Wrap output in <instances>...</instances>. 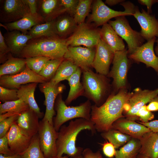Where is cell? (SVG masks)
Instances as JSON below:
<instances>
[{
	"instance_id": "6da1fadb",
	"label": "cell",
	"mask_w": 158,
	"mask_h": 158,
	"mask_svg": "<svg viewBox=\"0 0 158 158\" xmlns=\"http://www.w3.org/2000/svg\"><path fill=\"white\" fill-rule=\"evenodd\" d=\"M133 94L125 88L120 89L116 94L109 95L101 106L92 105L90 121L95 130L103 132L111 128L113 123L124 117V106Z\"/></svg>"
},
{
	"instance_id": "7a4b0ae2",
	"label": "cell",
	"mask_w": 158,
	"mask_h": 158,
	"mask_svg": "<svg viewBox=\"0 0 158 158\" xmlns=\"http://www.w3.org/2000/svg\"><path fill=\"white\" fill-rule=\"evenodd\" d=\"M84 130H90L92 133L96 131L94 123L90 120L83 118L71 120L67 126H62L58 132L56 157H61L64 154L71 157L82 155L83 148L76 147L75 143L78 134Z\"/></svg>"
},
{
	"instance_id": "3957f363",
	"label": "cell",
	"mask_w": 158,
	"mask_h": 158,
	"mask_svg": "<svg viewBox=\"0 0 158 158\" xmlns=\"http://www.w3.org/2000/svg\"><path fill=\"white\" fill-rule=\"evenodd\" d=\"M67 40L57 35L32 38L28 41L19 56L25 59L37 56L51 59L63 58L68 50Z\"/></svg>"
},
{
	"instance_id": "277c9868",
	"label": "cell",
	"mask_w": 158,
	"mask_h": 158,
	"mask_svg": "<svg viewBox=\"0 0 158 158\" xmlns=\"http://www.w3.org/2000/svg\"><path fill=\"white\" fill-rule=\"evenodd\" d=\"M82 73L83 95L97 106H101L109 91L110 84L106 76L95 73L90 68L82 70Z\"/></svg>"
},
{
	"instance_id": "5b68a950",
	"label": "cell",
	"mask_w": 158,
	"mask_h": 158,
	"mask_svg": "<svg viewBox=\"0 0 158 158\" xmlns=\"http://www.w3.org/2000/svg\"><path fill=\"white\" fill-rule=\"evenodd\" d=\"M57 97L55 103L56 114L53 120L56 131H59L63 123L71 120L83 118L90 120L92 105L90 100L79 106L70 107L67 106L63 101L61 94Z\"/></svg>"
},
{
	"instance_id": "8992f818",
	"label": "cell",
	"mask_w": 158,
	"mask_h": 158,
	"mask_svg": "<svg viewBox=\"0 0 158 158\" xmlns=\"http://www.w3.org/2000/svg\"><path fill=\"white\" fill-rule=\"evenodd\" d=\"M120 5L124 8V11L113 10L107 6L101 0L95 1L88 22H93L97 27L107 23L111 19L118 16H133L135 6L133 3L129 1H125Z\"/></svg>"
},
{
	"instance_id": "52a82bcc",
	"label": "cell",
	"mask_w": 158,
	"mask_h": 158,
	"mask_svg": "<svg viewBox=\"0 0 158 158\" xmlns=\"http://www.w3.org/2000/svg\"><path fill=\"white\" fill-rule=\"evenodd\" d=\"M108 22L116 33L127 43L129 54L144 44L145 40L140 32L132 28L125 16H117L115 18V20H110Z\"/></svg>"
},
{
	"instance_id": "ba28073f",
	"label": "cell",
	"mask_w": 158,
	"mask_h": 158,
	"mask_svg": "<svg viewBox=\"0 0 158 158\" xmlns=\"http://www.w3.org/2000/svg\"><path fill=\"white\" fill-rule=\"evenodd\" d=\"M100 39V29L84 23L78 25L74 32L67 39V44L68 46L83 45L95 47Z\"/></svg>"
},
{
	"instance_id": "9c48e42d",
	"label": "cell",
	"mask_w": 158,
	"mask_h": 158,
	"mask_svg": "<svg viewBox=\"0 0 158 158\" xmlns=\"http://www.w3.org/2000/svg\"><path fill=\"white\" fill-rule=\"evenodd\" d=\"M128 55L126 49L114 53L113 66L108 75L113 78V84L116 91L126 87L129 62Z\"/></svg>"
},
{
	"instance_id": "30bf717a",
	"label": "cell",
	"mask_w": 158,
	"mask_h": 158,
	"mask_svg": "<svg viewBox=\"0 0 158 158\" xmlns=\"http://www.w3.org/2000/svg\"><path fill=\"white\" fill-rule=\"evenodd\" d=\"M38 134L41 150L46 158L56 157V141L58 132L54 125L43 119L39 122Z\"/></svg>"
},
{
	"instance_id": "8fae6325",
	"label": "cell",
	"mask_w": 158,
	"mask_h": 158,
	"mask_svg": "<svg viewBox=\"0 0 158 158\" xmlns=\"http://www.w3.org/2000/svg\"><path fill=\"white\" fill-rule=\"evenodd\" d=\"M158 95V88L153 90L135 89L124 106L123 113L126 118L134 121L138 119L136 115L138 110Z\"/></svg>"
},
{
	"instance_id": "7c38bea8",
	"label": "cell",
	"mask_w": 158,
	"mask_h": 158,
	"mask_svg": "<svg viewBox=\"0 0 158 158\" xmlns=\"http://www.w3.org/2000/svg\"><path fill=\"white\" fill-rule=\"evenodd\" d=\"M26 0H5L2 1L0 20L4 23L17 21L30 13Z\"/></svg>"
},
{
	"instance_id": "4fadbf2b",
	"label": "cell",
	"mask_w": 158,
	"mask_h": 158,
	"mask_svg": "<svg viewBox=\"0 0 158 158\" xmlns=\"http://www.w3.org/2000/svg\"><path fill=\"white\" fill-rule=\"evenodd\" d=\"M47 81L45 78L32 71L26 65L25 69L18 74L0 77V86L11 89H18L22 85L30 83H42Z\"/></svg>"
},
{
	"instance_id": "5bb4252c",
	"label": "cell",
	"mask_w": 158,
	"mask_h": 158,
	"mask_svg": "<svg viewBox=\"0 0 158 158\" xmlns=\"http://www.w3.org/2000/svg\"><path fill=\"white\" fill-rule=\"evenodd\" d=\"M39 88L44 94L45 98L44 104L46 106V110L42 119L47 121L53 125V117L55 115L54 110L55 100L57 96L65 90V86L59 83L56 84L50 80L40 83Z\"/></svg>"
},
{
	"instance_id": "9a60e30c",
	"label": "cell",
	"mask_w": 158,
	"mask_h": 158,
	"mask_svg": "<svg viewBox=\"0 0 158 158\" xmlns=\"http://www.w3.org/2000/svg\"><path fill=\"white\" fill-rule=\"evenodd\" d=\"M95 52L94 47L69 46L63 58L83 70L92 67Z\"/></svg>"
},
{
	"instance_id": "2e32d148",
	"label": "cell",
	"mask_w": 158,
	"mask_h": 158,
	"mask_svg": "<svg viewBox=\"0 0 158 158\" xmlns=\"http://www.w3.org/2000/svg\"><path fill=\"white\" fill-rule=\"evenodd\" d=\"M156 40L154 37L137 48L128 58L136 62L145 63L147 67L152 68L158 75V56L154 52V45Z\"/></svg>"
},
{
	"instance_id": "e0dca14e",
	"label": "cell",
	"mask_w": 158,
	"mask_h": 158,
	"mask_svg": "<svg viewBox=\"0 0 158 158\" xmlns=\"http://www.w3.org/2000/svg\"><path fill=\"white\" fill-rule=\"evenodd\" d=\"M95 47V54L92 67L97 73L107 76L109 73L110 66L112 62L114 52L101 39Z\"/></svg>"
},
{
	"instance_id": "ac0fdd59",
	"label": "cell",
	"mask_w": 158,
	"mask_h": 158,
	"mask_svg": "<svg viewBox=\"0 0 158 158\" xmlns=\"http://www.w3.org/2000/svg\"><path fill=\"white\" fill-rule=\"evenodd\" d=\"M139 24L141 35L147 41L154 37H158V20L154 15L148 13L142 8L140 11L138 7L135 6L133 15Z\"/></svg>"
},
{
	"instance_id": "d6986e66",
	"label": "cell",
	"mask_w": 158,
	"mask_h": 158,
	"mask_svg": "<svg viewBox=\"0 0 158 158\" xmlns=\"http://www.w3.org/2000/svg\"><path fill=\"white\" fill-rule=\"evenodd\" d=\"M6 135L11 151L14 154L20 155L28 147L32 138L19 127L16 121L12 125Z\"/></svg>"
},
{
	"instance_id": "ffe728a7",
	"label": "cell",
	"mask_w": 158,
	"mask_h": 158,
	"mask_svg": "<svg viewBox=\"0 0 158 158\" xmlns=\"http://www.w3.org/2000/svg\"><path fill=\"white\" fill-rule=\"evenodd\" d=\"M111 128L118 130L132 138L139 140L145 134L151 131L144 125L124 117L115 121L112 125Z\"/></svg>"
},
{
	"instance_id": "44dd1931",
	"label": "cell",
	"mask_w": 158,
	"mask_h": 158,
	"mask_svg": "<svg viewBox=\"0 0 158 158\" xmlns=\"http://www.w3.org/2000/svg\"><path fill=\"white\" fill-rule=\"evenodd\" d=\"M39 118L37 114L29 108L20 114L16 122L23 131L32 138L38 133Z\"/></svg>"
},
{
	"instance_id": "7402d4cb",
	"label": "cell",
	"mask_w": 158,
	"mask_h": 158,
	"mask_svg": "<svg viewBox=\"0 0 158 158\" xmlns=\"http://www.w3.org/2000/svg\"><path fill=\"white\" fill-rule=\"evenodd\" d=\"M44 21V19L39 13L33 15L30 13L17 21L4 23L3 25L8 31L16 30L27 34L28 31L34 26L43 23Z\"/></svg>"
},
{
	"instance_id": "603a6c76",
	"label": "cell",
	"mask_w": 158,
	"mask_h": 158,
	"mask_svg": "<svg viewBox=\"0 0 158 158\" xmlns=\"http://www.w3.org/2000/svg\"><path fill=\"white\" fill-rule=\"evenodd\" d=\"M3 36L11 53L19 56L28 41L33 38L29 35L16 30L8 32Z\"/></svg>"
},
{
	"instance_id": "cb8c5ba5",
	"label": "cell",
	"mask_w": 158,
	"mask_h": 158,
	"mask_svg": "<svg viewBox=\"0 0 158 158\" xmlns=\"http://www.w3.org/2000/svg\"><path fill=\"white\" fill-rule=\"evenodd\" d=\"M100 39L108 45L114 53L126 49L123 39L116 33L109 23L102 25L100 29Z\"/></svg>"
},
{
	"instance_id": "d4e9b609",
	"label": "cell",
	"mask_w": 158,
	"mask_h": 158,
	"mask_svg": "<svg viewBox=\"0 0 158 158\" xmlns=\"http://www.w3.org/2000/svg\"><path fill=\"white\" fill-rule=\"evenodd\" d=\"M140 140L141 148L139 154L149 158H158V132H147Z\"/></svg>"
},
{
	"instance_id": "484cf974",
	"label": "cell",
	"mask_w": 158,
	"mask_h": 158,
	"mask_svg": "<svg viewBox=\"0 0 158 158\" xmlns=\"http://www.w3.org/2000/svg\"><path fill=\"white\" fill-rule=\"evenodd\" d=\"M38 83H32L21 86L17 90L18 97L28 105L30 109L42 117V113L37 104L34 97V92Z\"/></svg>"
},
{
	"instance_id": "4316f807",
	"label": "cell",
	"mask_w": 158,
	"mask_h": 158,
	"mask_svg": "<svg viewBox=\"0 0 158 158\" xmlns=\"http://www.w3.org/2000/svg\"><path fill=\"white\" fill-rule=\"evenodd\" d=\"M40 14L45 22L55 19V18L66 12L60 4V0H43L40 1Z\"/></svg>"
},
{
	"instance_id": "83f0119b",
	"label": "cell",
	"mask_w": 158,
	"mask_h": 158,
	"mask_svg": "<svg viewBox=\"0 0 158 158\" xmlns=\"http://www.w3.org/2000/svg\"><path fill=\"white\" fill-rule=\"evenodd\" d=\"M82 73V69L78 67L76 72L67 80L70 87L68 94L65 102L67 105L70 104L79 97L83 95V86L80 82Z\"/></svg>"
},
{
	"instance_id": "f1b7e54d",
	"label": "cell",
	"mask_w": 158,
	"mask_h": 158,
	"mask_svg": "<svg viewBox=\"0 0 158 158\" xmlns=\"http://www.w3.org/2000/svg\"><path fill=\"white\" fill-rule=\"evenodd\" d=\"M26 66L25 59L13 57L10 53L7 60L0 66V77L13 75L22 72Z\"/></svg>"
},
{
	"instance_id": "f546056e",
	"label": "cell",
	"mask_w": 158,
	"mask_h": 158,
	"mask_svg": "<svg viewBox=\"0 0 158 158\" xmlns=\"http://www.w3.org/2000/svg\"><path fill=\"white\" fill-rule=\"evenodd\" d=\"M55 25L57 35L65 38L66 36L74 32L78 25L73 17L64 15L55 20Z\"/></svg>"
},
{
	"instance_id": "4dcf8cb0",
	"label": "cell",
	"mask_w": 158,
	"mask_h": 158,
	"mask_svg": "<svg viewBox=\"0 0 158 158\" xmlns=\"http://www.w3.org/2000/svg\"><path fill=\"white\" fill-rule=\"evenodd\" d=\"M140 148V140L131 138L119 150H116L115 158H136L139 153Z\"/></svg>"
},
{
	"instance_id": "1f68e13d",
	"label": "cell",
	"mask_w": 158,
	"mask_h": 158,
	"mask_svg": "<svg viewBox=\"0 0 158 158\" xmlns=\"http://www.w3.org/2000/svg\"><path fill=\"white\" fill-rule=\"evenodd\" d=\"M78 67L72 62L64 59L58 68L53 78L50 80L57 84L64 80H67L77 71Z\"/></svg>"
},
{
	"instance_id": "d6a6232c",
	"label": "cell",
	"mask_w": 158,
	"mask_h": 158,
	"mask_svg": "<svg viewBox=\"0 0 158 158\" xmlns=\"http://www.w3.org/2000/svg\"><path fill=\"white\" fill-rule=\"evenodd\" d=\"M55 23V19L36 25L28 31L27 34L30 35L33 38L57 35Z\"/></svg>"
},
{
	"instance_id": "836d02e7",
	"label": "cell",
	"mask_w": 158,
	"mask_h": 158,
	"mask_svg": "<svg viewBox=\"0 0 158 158\" xmlns=\"http://www.w3.org/2000/svg\"><path fill=\"white\" fill-rule=\"evenodd\" d=\"M101 136L103 138L112 144L116 149L124 145L132 138L126 134L112 128L102 133Z\"/></svg>"
},
{
	"instance_id": "e575fe53",
	"label": "cell",
	"mask_w": 158,
	"mask_h": 158,
	"mask_svg": "<svg viewBox=\"0 0 158 158\" xmlns=\"http://www.w3.org/2000/svg\"><path fill=\"white\" fill-rule=\"evenodd\" d=\"M29 106L20 99L6 102L0 104V114L8 112L20 114L29 108Z\"/></svg>"
},
{
	"instance_id": "d590c367",
	"label": "cell",
	"mask_w": 158,
	"mask_h": 158,
	"mask_svg": "<svg viewBox=\"0 0 158 158\" xmlns=\"http://www.w3.org/2000/svg\"><path fill=\"white\" fill-rule=\"evenodd\" d=\"M92 2V0H79L73 16L77 24L85 23V18L90 12Z\"/></svg>"
},
{
	"instance_id": "8d00e7d4",
	"label": "cell",
	"mask_w": 158,
	"mask_h": 158,
	"mask_svg": "<svg viewBox=\"0 0 158 158\" xmlns=\"http://www.w3.org/2000/svg\"><path fill=\"white\" fill-rule=\"evenodd\" d=\"M21 155L23 158H46L40 148L38 133L32 137L29 146Z\"/></svg>"
},
{
	"instance_id": "74e56055",
	"label": "cell",
	"mask_w": 158,
	"mask_h": 158,
	"mask_svg": "<svg viewBox=\"0 0 158 158\" xmlns=\"http://www.w3.org/2000/svg\"><path fill=\"white\" fill-rule=\"evenodd\" d=\"M64 58L51 59L47 61L38 74L48 80L54 75L59 66Z\"/></svg>"
},
{
	"instance_id": "f35d334b",
	"label": "cell",
	"mask_w": 158,
	"mask_h": 158,
	"mask_svg": "<svg viewBox=\"0 0 158 158\" xmlns=\"http://www.w3.org/2000/svg\"><path fill=\"white\" fill-rule=\"evenodd\" d=\"M26 65L32 71L39 74L47 61L51 59L49 57L37 56L25 58Z\"/></svg>"
},
{
	"instance_id": "ab89813d",
	"label": "cell",
	"mask_w": 158,
	"mask_h": 158,
	"mask_svg": "<svg viewBox=\"0 0 158 158\" xmlns=\"http://www.w3.org/2000/svg\"><path fill=\"white\" fill-rule=\"evenodd\" d=\"M17 90L7 88L0 86V100L3 103L17 100Z\"/></svg>"
},
{
	"instance_id": "60d3db41",
	"label": "cell",
	"mask_w": 158,
	"mask_h": 158,
	"mask_svg": "<svg viewBox=\"0 0 158 158\" xmlns=\"http://www.w3.org/2000/svg\"><path fill=\"white\" fill-rule=\"evenodd\" d=\"M20 114H15L0 121V138L6 135L12 125L16 121Z\"/></svg>"
},
{
	"instance_id": "b9f144b4",
	"label": "cell",
	"mask_w": 158,
	"mask_h": 158,
	"mask_svg": "<svg viewBox=\"0 0 158 158\" xmlns=\"http://www.w3.org/2000/svg\"><path fill=\"white\" fill-rule=\"evenodd\" d=\"M11 53L10 50L7 45L4 36L0 31V62L4 63L6 61Z\"/></svg>"
},
{
	"instance_id": "7bdbcfd3",
	"label": "cell",
	"mask_w": 158,
	"mask_h": 158,
	"mask_svg": "<svg viewBox=\"0 0 158 158\" xmlns=\"http://www.w3.org/2000/svg\"><path fill=\"white\" fill-rule=\"evenodd\" d=\"M136 115L142 123L148 122L154 118V114L147 109L146 105L142 107L138 110Z\"/></svg>"
},
{
	"instance_id": "ee69618b",
	"label": "cell",
	"mask_w": 158,
	"mask_h": 158,
	"mask_svg": "<svg viewBox=\"0 0 158 158\" xmlns=\"http://www.w3.org/2000/svg\"><path fill=\"white\" fill-rule=\"evenodd\" d=\"M79 1V0H61L60 4L66 10V12L73 17Z\"/></svg>"
},
{
	"instance_id": "f6af8a7d",
	"label": "cell",
	"mask_w": 158,
	"mask_h": 158,
	"mask_svg": "<svg viewBox=\"0 0 158 158\" xmlns=\"http://www.w3.org/2000/svg\"><path fill=\"white\" fill-rule=\"evenodd\" d=\"M0 153L6 155L15 154L9 147L8 140L6 135L0 138Z\"/></svg>"
},
{
	"instance_id": "bcb514c9",
	"label": "cell",
	"mask_w": 158,
	"mask_h": 158,
	"mask_svg": "<svg viewBox=\"0 0 158 158\" xmlns=\"http://www.w3.org/2000/svg\"><path fill=\"white\" fill-rule=\"evenodd\" d=\"M102 150L104 154L109 158L115 156L116 150L114 145L111 142L107 141L103 145Z\"/></svg>"
},
{
	"instance_id": "7dc6e473",
	"label": "cell",
	"mask_w": 158,
	"mask_h": 158,
	"mask_svg": "<svg viewBox=\"0 0 158 158\" xmlns=\"http://www.w3.org/2000/svg\"><path fill=\"white\" fill-rule=\"evenodd\" d=\"M82 154L83 158H101L102 157L99 151L94 152L89 148L83 150Z\"/></svg>"
},
{
	"instance_id": "c3c4849f",
	"label": "cell",
	"mask_w": 158,
	"mask_h": 158,
	"mask_svg": "<svg viewBox=\"0 0 158 158\" xmlns=\"http://www.w3.org/2000/svg\"><path fill=\"white\" fill-rule=\"evenodd\" d=\"M138 1L140 4L147 6V12L150 14L152 13V6L154 4L158 3V0H138Z\"/></svg>"
},
{
	"instance_id": "681fc988",
	"label": "cell",
	"mask_w": 158,
	"mask_h": 158,
	"mask_svg": "<svg viewBox=\"0 0 158 158\" xmlns=\"http://www.w3.org/2000/svg\"><path fill=\"white\" fill-rule=\"evenodd\" d=\"M147 109L150 111H158V96L153 99L147 106Z\"/></svg>"
},
{
	"instance_id": "f907efd6",
	"label": "cell",
	"mask_w": 158,
	"mask_h": 158,
	"mask_svg": "<svg viewBox=\"0 0 158 158\" xmlns=\"http://www.w3.org/2000/svg\"><path fill=\"white\" fill-rule=\"evenodd\" d=\"M139 123L148 128L153 132H158V120H155L147 123L139 122Z\"/></svg>"
},
{
	"instance_id": "816d5d0a",
	"label": "cell",
	"mask_w": 158,
	"mask_h": 158,
	"mask_svg": "<svg viewBox=\"0 0 158 158\" xmlns=\"http://www.w3.org/2000/svg\"><path fill=\"white\" fill-rule=\"evenodd\" d=\"M28 6L30 13L35 15L38 13L37 12V2L38 1L36 0H26Z\"/></svg>"
},
{
	"instance_id": "f5cc1de1",
	"label": "cell",
	"mask_w": 158,
	"mask_h": 158,
	"mask_svg": "<svg viewBox=\"0 0 158 158\" xmlns=\"http://www.w3.org/2000/svg\"><path fill=\"white\" fill-rule=\"evenodd\" d=\"M124 0H106L105 3L110 6H113L125 1Z\"/></svg>"
},
{
	"instance_id": "db71d44e",
	"label": "cell",
	"mask_w": 158,
	"mask_h": 158,
	"mask_svg": "<svg viewBox=\"0 0 158 158\" xmlns=\"http://www.w3.org/2000/svg\"><path fill=\"white\" fill-rule=\"evenodd\" d=\"M0 158H23L22 156L20 154H14L11 155H4L0 154Z\"/></svg>"
},
{
	"instance_id": "11a10c76",
	"label": "cell",
	"mask_w": 158,
	"mask_h": 158,
	"mask_svg": "<svg viewBox=\"0 0 158 158\" xmlns=\"http://www.w3.org/2000/svg\"><path fill=\"white\" fill-rule=\"evenodd\" d=\"M155 42L157 43V44L154 49V51L156 55L158 56V38L156 40Z\"/></svg>"
},
{
	"instance_id": "9f6ffc18",
	"label": "cell",
	"mask_w": 158,
	"mask_h": 158,
	"mask_svg": "<svg viewBox=\"0 0 158 158\" xmlns=\"http://www.w3.org/2000/svg\"><path fill=\"white\" fill-rule=\"evenodd\" d=\"M53 158H83V157L82 155V154L81 155H80L78 156L74 157H71L70 158H69L68 157L66 156H62L60 157H54Z\"/></svg>"
},
{
	"instance_id": "6f0895ef",
	"label": "cell",
	"mask_w": 158,
	"mask_h": 158,
	"mask_svg": "<svg viewBox=\"0 0 158 158\" xmlns=\"http://www.w3.org/2000/svg\"><path fill=\"white\" fill-rule=\"evenodd\" d=\"M137 158H149L145 156L139 154L137 157Z\"/></svg>"
},
{
	"instance_id": "680465c9",
	"label": "cell",
	"mask_w": 158,
	"mask_h": 158,
	"mask_svg": "<svg viewBox=\"0 0 158 158\" xmlns=\"http://www.w3.org/2000/svg\"><path fill=\"white\" fill-rule=\"evenodd\" d=\"M101 158H103L102 157Z\"/></svg>"
},
{
	"instance_id": "91938a15",
	"label": "cell",
	"mask_w": 158,
	"mask_h": 158,
	"mask_svg": "<svg viewBox=\"0 0 158 158\" xmlns=\"http://www.w3.org/2000/svg\"><path fill=\"white\" fill-rule=\"evenodd\" d=\"M136 158H137V157Z\"/></svg>"
},
{
	"instance_id": "94428289",
	"label": "cell",
	"mask_w": 158,
	"mask_h": 158,
	"mask_svg": "<svg viewBox=\"0 0 158 158\" xmlns=\"http://www.w3.org/2000/svg\"></svg>"
}]
</instances>
